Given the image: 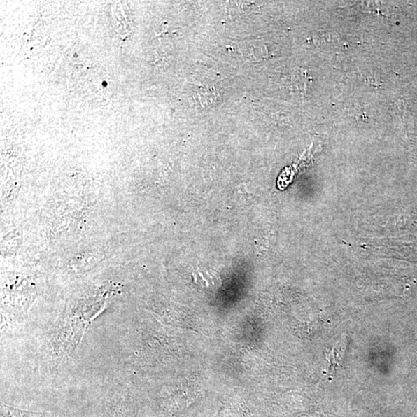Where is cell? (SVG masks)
<instances>
[{"label": "cell", "instance_id": "6da1fadb", "mask_svg": "<svg viewBox=\"0 0 417 417\" xmlns=\"http://www.w3.org/2000/svg\"><path fill=\"white\" fill-rule=\"evenodd\" d=\"M344 345H341V341H339V344L334 346L332 351L330 354L327 355V360H329L330 366L333 368L334 366H339L342 355H344Z\"/></svg>", "mask_w": 417, "mask_h": 417}]
</instances>
